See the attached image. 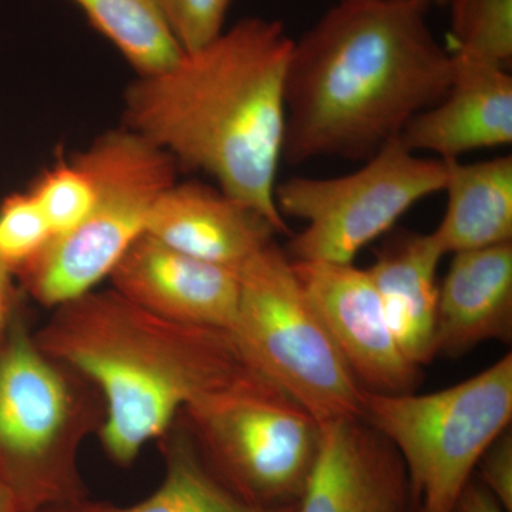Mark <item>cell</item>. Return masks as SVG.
<instances>
[{"mask_svg": "<svg viewBox=\"0 0 512 512\" xmlns=\"http://www.w3.org/2000/svg\"><path fill=\"white\" fill-rule=\"evenodd\" d=\"M409 478L396 448L362 419L320 426L318 454L298 512H409Z\"/></svg>", "mask_w": 512, "mask_h": 512, "instance_id": "obj_12", "label": "cell"}, {"mask_svg": "<svg viewBox=\"0 0 512 512\" xmlns=\"http://www.w3.org/2000/svg\"><path fill=\"white\" fill-rule=\"evenodd\" d=\"M446 165V212L430 232L443 255L512 242V157Z\"/></svg>", "mask_w": 512, "mask_h": 512, "instance_id": "obj_17", "label": "cell"}, {"mask_svg": "<svg viewBox=\"0 0 512 512\" xmlns=\"http://www.w3.org/2000/svg\"><path fill=\"white\" fill-rule=\"evenodd\" d=\"M406 468L417 512H451L478 460L512 420V355L439 392H363V417Z\"/></svg>", "mask_w": 512, "mask_h": 512, "instance_id": "obj_6", "label": "cell"}, {"mask_svg": "<svg viewBox=\"0 0 512 512\" xmlns=\"http://www.w3.org/2000/svg\"><path fill=\"white\" fill-rule=\"evenodd\" d=\"M45 215L53 239L76 228L94 201V187L89 174L76 160L59 157L43 171L29 188Z\"/></svg>", "mask_w": 512, "mask_h": 512, "instance_id": "obj_21", "label": "cell"}, {"mask_svg": "<svg viewBox=\"0 0 512 512\" xmlns=\"http://www.w3.org/2000/svg\"><path fill=\"white\" fill-rule=\"evenodd\" d=\"M419 0H342L293 42L284 160H369L446 96L454 59Z\"/></svg>", "mask_w": 512, "mask_h": 512, "instance_id": "obj_1", "label": "cell"}, {"mask_svg": "<svg viewBox=\"0 0 512 512\" xmlns=\"http://www.w3.org/2000/svg\"><path fill=\"white\" fill-rule=\"evenodd\" d=\"M53 234L32 192H13L0 204V261L19 276L46 251Z\"/></svg>", "mask_w": 512, "mask_h": 512, "instance_id": "obj_22", "label": "cell"}, {"mask_svg": "<svg viewBox=\"0 0 512 512\" xmlns=\"http://www.w3.org/2000/svg\"><path fill=\"white\" fill-rule=\"evenodd\" d=\"M232 336L252 366L322 424L362 419L363 392L275 242L239 269Z\"/></svg>", "mask_w": 512, "mask_h": 512, "instance_id": "obj_7", "label": "cell"}, {"mask_svg": "<svg viewBox=\"0 0 512 512\" xmlns=\"http://www.w3.org/2000/svg\"><path fill=\"white\" fill-rule=\"evenodd\" d=\"M451 512H505V510L473 477L464 487L463 493L458 497Z\"/></svg>", "mask_w": 512, "mask_h": 512, "instance_id": "obj_25", "label": "cell"}, {"mask_svg": "<svg viewBox=\"0 0 512 512\" xmlns=\"http://www.w3.org/2000/svg\"><path fill=\"white\" fill-rule=\"evenodd\" d=\"M476 480L505 512H512V433L507 429L493 441L478 460Z\"/></svg>", "mask_w": 512, "mask_h": 512, "instance_id": "obj_24", "label": "cell"}, {"mask_svg": "<svg viewBox=\"0 0 512 512\" xmlns=\"http://www.w3.org/2000/svg\"><path fill=\"white\" fill-rule=\"evenodd\" d=\"M74 160L92 180V208L18 276L30 298L52 311L110 278L146 234L158 198L177 183L173 158L127 128L101 134Z\"/></svg>", "mask_w": 512, "mask_h": 512, "instance_id": "obj_5", "label": "cell"}, {"mask_svg": "<svg viewBox=\"0 0 512 512\" xmlns=\"http://www.w3.org/2000/svg\"><path fill=\"white\" fill-rule=\"evenodd\" d=\"M205 466L256 507L301 500L320 441V424L264 376L207 394L181 412Z\"/></svg>", "mask_w": 512, "mask_h": 512, "instance_id": "obj_8", "label": "cell"}, {"mask_svg": "<svg viewBox=\"0 0 512 512\" xmlns=\"http://www.w3.org/2000/svg\"><path fill=\"white\" fill-rule=\"evenodd\" d=\"M446 96L404 126L399 140L413 153L458 160L512 143V77L504 67L454 55Z\"/></svg>", "mask_w": 512, "mask_h": 512, "instance_id": "obj_13", "label": "cell"}, {"mask_svg": "<svg viewBox=\"0 0 512 512\" xmlns=\"http://www.w3.org/2000/svg\"><path fill=\"white\" fill-rule=\"evenodd\" d=\"M446 161L421 158L399 137L340 177L288 178L276 184L275 202L282 217L306 222L289 241L292 261L353 264L366 245L382 237L417 202L443 191Z\"/></svg>", "mask_w": 512, "mask_h": 512, "instance_id": "obj_9", "label": "cell"}, {"mask_svg": "<svg viewBox=\"0 0 512 512\" xmlns=\"http://www.w3.org/2000/svg\"><path fill=\"white\" fill-rule=\"evenodd\" d=\"M293 42L279 20L242 19L170 69L138 77L124 96V128L178 168L211 175L278 234H288L275 188Z\"/></svg>", "mask_w": 512, "mask_h": 512, "instance_id": "obj_2", "label": "cell"}, {"mask_svg": "<svg viewBox=\"0 0 512 512\" xmlns=\"http://www.w3.org/2000/svg\"><path fill=\"white\" fill-rule=\"evenodd\" d=\"M454 55L507 67L512 62V0H448Z\"/></svg>", "mask_w": 512, "mask_h": 512, "instance_id": "obj_20", "label": "cell"}, {"mask_svg": "<svg viewBox=\"0 0 512 512\" xmlns=\"http://www.w3.org/2000/svg\"><path fill=\"white\" fill-rule=\"evenodd\" d=\"M16 308H18V299H16L15 285H13V275L0 261V346L6 338L13 315L18 311Z\"/></svg>", "mask_w": 512, "mask_h": 512, "instance_id": "obj_26", "label": "cell"}, {"mask_svg": "<svg viewBox=\"0 0 512 512\" xmlns=\"http://www.w3.org/2000/svg\"><path fill=\"white\" fill-rule=\"evenodd\" d=\"M35 339L99 390L97 434L121 468L133 466L188 404L262 376L227 330L160 318L114 289L57 306Z\"/></svg>", "mask_w": 512, "mask_h": 512, "instance_id": "obj_3", "label": "cell"}, {"mask_svg": "<svg viewBox=\"0 0 512 512\" xmlns=\"http://www.w3.org/2000/svg\"><path fill=\"white\" fill-rule=\"evenodd\" d=\"M512 339V242L457 252L439 285L437 355Z\"/></svg>", "mask_w": 512, "mask_h": 512, "instance_id": "obj_15", "label": "cell"}, {"mask_svg": "<svg viewBox=\"0 0 512 512\" xmlns=\"http://www.w3.org/2000/svg\"><path fill=\"white\" fill-rule=\"evenodd\" d=\"M0 512H23L18 498L2 480H0Z\"/></svg>", "mask_w": 512, "mask_h": 512, "instance_id": "obj_27", "label": "cell"}, {"mask_svg": "<svg viewBox=\"0 0 512 512\" xmlns=\"http://www.w3.org/2000/svg\"><path fill=\"white\" fill-rule=\"evenodd\" d=\"M419 2L429 6L430 3H448V0H419Z\"/></svg>", "mask_w": 512, "mask_h": 512, "instance_id": "obj_28", "label": "cell"}, {"mask_svg": "<svg viewBox=\"0 0 512 512\" xmlns=\"http://www.w3.org/2000/svg\"><path fill=\"white\" fill-rule=\"evenodd\" d=\"M158 441L164 478L157 490L140 503L121 507L86 497L43 512H298V504L256 507L231 493L205 466L183 423L175 421Z\"/></svg>", "mask_w": 512, "mask_h": 512, "instance_id": "obj_18", "label": "cell"}, {"mask_svg": "<svg viewBox=\"0 0 512 512\" xmlns=\"http://www.w3.org/2000/svg\"><path fill=\"white\" fill-rule=\"evenodd\" d=\"M103 419L99 390L43 352L16 311L0 346V480L23 512L87 497L79 451Z\"/></svg>", "mask_w": 512, "mask_h": 512, "instance_id": "obj_4", "label": "cell"}, {"mask_svg": "<svg viewBox=\"0 0 512 512\" xmlns=\"http://www.w3.org/2000/svg\"><path fill=\"white\" fill-rule=\"evenodd\" d=\"M409 512H417L416 508H414V505L412 507V510H410Z\"/></svg>", "mask_w": 512, "mask_h": 512, "instance_id": "obj_29", "label": "cell"}, {"mask_svg": "<svg viewBox=\"0 0 512 512\" xmlns=\"http://www.w3.org/2000/svg\"><path fill=\"white\" fill-rule=\"evenodd\" d=\"M94 30L116 47L138 77L153 76L178 63L175 39L158 0H72Z\"/></svg>", "mask_w": 512, "mask_h": 512, "instance_id": "obj_19", "label": "cell"}, {"mask_svg": "<svg viewBox=\"0 0 512 512\" xmlns=\"http://www.w3.org/2000/svg\"><path fill=\"white\" fill-rule=\"evenodd\" d=\"M146 234L175 251L239 271L278 232L221 188L174 183L158 198Z\"/></svg>", "mask_w": 512, "mask_h": 512, "instance_id": "obj_14", "label": "cell"}, {"mask_svg": "<svg viewBox=\"0 0 512 512\" xmlns=\"http://www.w3.org/2000/svg\"><path fill=\"white\" fill-rule=\"evenodd\" d=\"M110 279L111 289L160 318L229 333L235 328L239 271L175 251L151 235L131 245Z\"/></svg>", "mask_w": 512, "mask_h": 512, "instance_id": "obj_11", "label": "cell"}, {"mask_svg": "<svg viewBox=\"0 0 512 512\" xmlns=\"http://www.w3.org/2000/svg\"><path fill=\"white\" fill-rule=\"evenodd\" d=\"M299 284L363 390L413 393L420 367L406 359L384 315L367 269L325 261H292Z\"/></svg>", "mask_w": 512, "mask_h": 512, "instance_id": "obj_10", "label": "cell"}, {"mask_svg": "<svg viewBox=\"0 0 512 512\" xmlns=\"http://www.w3.org/2000/svg\"><path fill=\"white\" fill-rule=\"evenodd\" d=\"M443 256L431 234L403 231L384 244L367 269L397 345L417 367L437 356V269Z\"/></svg>", "mask_w": 512, "mask_h": 512, "instance_id": "obj_16", "label": "cell"}, {"mask_svg": "<svg viewBox=\"0 0 512 512\" xmlns=\"http://www.w3.org/2000/svg\"><path fill=\"white\" fill-rule=\"evenodd\" d=\"M185 53L207 46L224 32L232 0H158Z\"/></svg>", "mask_w": 512, "mask_h": 512, "instance_id": "obj_23", "label": "cell"}]
</instances>
